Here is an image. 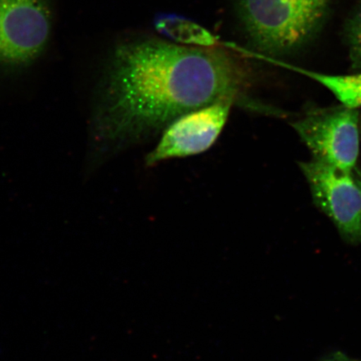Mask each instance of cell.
<instances>
[{"label":"cell","mask_w":361,"mask_h":361,"mask_svg":"<svg viewBox=\"0 0 361 361\" xmlns=\"http://www.w3.org/2000/svg\"><path fill=\"white\" fill-rule=\"evenodd\" d=\"M250 72L219 47H189L159 39L116 47L92 113V141L99 154L133 145L188 112L245 96Z\"/></svg>","instance_id":"obj_1"},{"label":"cell","mask_w":361,"mask_h":361,"mask_svg":"<svg viewBox=\"0 0 361 361\" xmlns=\"http://www.w3.org/2000/svg\"><path fill=\"white\" fill-rule=\"evenodd\" d=\"M328 0H239L243 26L260 51L272 55L295 51L318 30Z\"/></svg>","instance_id":"obj_2"},{"label":"cell","mask_w":361,"mask_h":361,"mask_svg":"<svg viewBox=\"0 0 361 361\" xmlns=\"http://www.w3.org/2000/svg\"><path fill=\"white\" fill-rule=\"evenodd\" d=\"M51 0H0V71L33 65L52 35Z\"/></svg>","instance_id":"obj_3"},{"label":"cell","mask_w":361,"mask_h":361,"mask_svg":"<svg viewBox=\"0 0 361 361\" xmlns=\"http://www.w3.org/2000/svg\"><path fill=\"white\" fill-rule=\"evenodd\" d=\"M314 159L354 173L360 155V119L356 108L342 105L309 113L293 124Z\"/></svg>","instance_id":"obj_4"},{"label":"cell","mask_w":361,"mask_h":361,"mask_svg":"<svg viewBox=\"0 0 361 361\" xmlns=\"http://www.w3.org/2000/svg\"><path fill=\"white\" fill-rule=\"evenodd\" d=\"M300 169L314 202L352 245L361 243V187L353 173L314 159Z\"/></svg>","instance_id":"obj_5"},{"label":"cell","mask_w":361,"mask_h":361,"mask_svg":"<svg viewBox=\"0 0 361 361\" xmlns=\"http://www.w3.org/2000/svg\"><path fill=\"white\" fill-rule=\"evenodd\" d=\"M234 102L224 100L178 117L166 126L160 141L146 157V165L154 166L175 158L201 154L218 140Z\"/></svg>","instance_id":"obj_6"},{"label":"cell","mask_w":361,"mask_h":361,"mask_svg":"<svg viewBox=\"0 0 361 361\" xmlns=\"http://www.w3.org/2000/svg\"><path fill=\"white\" fill-rule=\"evenodd\" d=\"M154 26L158 32L179 44L213 47L216 44L214 36L209 30L175 13H159L155 17Z\"/></svg>","instance_id":"obj_7"},{"label":"cell","mask_w":361,"mask_h":361,"mask_svg":"<svg viewBox=\"0 0 361 361\" xmlns=\"http://www.w3.org/2000/svg\"><path fill=\"white\" fill-rule=\"evenodd\" d=\"M291 67L293 71L308 76L328 89L342 105L356 109L361 107V73L332 75Z\"/></svg>","instance_id":"obj_8"},{"label":"cell","mask_w":361,"mask_h":361,"mask_svg":"<svg viewBox=\"0 0 361 361\" xmlns=\"http://www.w3.org/2000/svg\"><path fill=\"white\" fill-rule=\"evenodd\" d=\"M320 361H361V360L350 358L341 351H336L324 356Z\"/></svg>","instance_id":"obj_9"},{"label":"cell","mask_w":361,"mask_h":361,"mask_svg":"<svg viewBox=\"0 0 361 361\" xmlns=\"http://www.w3.org/2000/svg\"><path fill=\"white\" fill-rule=\"evenodd\" d=\"M356 44L361 56V17L358 23L357 30H356Z\"/></svg>","instance_id":"obj_10"},{"label":"cell","mask_w":361,"mask_h":361,"mask_svg":"<svg viewBox=\"0 0 361 361\" xmlns=\"http://www.w3.org/2000/svg\"><path fill=\"white\" fill-rule=\"evenodd\" d=\"M357 180H358V183H360V187H361V174L359 175V177L357 178Z\"/></svg>","instance_id":"obj_11"}]
</instances>
